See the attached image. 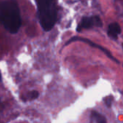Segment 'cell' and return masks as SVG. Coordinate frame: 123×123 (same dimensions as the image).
<instances>
[{"instance_id": "6da1fadb", "label": "cell", "mask_w": 123, "mask_h": 123, "mask_svg": "<svg viewBox=\"0 0 123 123\" xmlns=\"http://www.w3.org/2000/svg\"><path fill=\"white\" fill-rule=\"evenodd\" d=\"M0 24L11 33L18 32L21 25V17L15 0H6L0 3Z\"/></svg>"}, {"instance_id": "7a4b0ae2", "label": "cell", "mask_w": 123, "mask_h": 123, "mask_svg": "<svg viewBox=\"0 0 123 123\" xmlns=\"http://www.w3.org/2000/svg\"><path fill=\"white\" fill-rule=\"evenodd\" d=\"M38 16L41 27L50 31L57 20V6L55 0H36Z\"/></svg>"}, {"instance_id": "3957f363", "label": "cell", "mask_w": 123, "mask_h": 123, "mask_svg": "<svg viewBox=\"0 0 123 123\" xmlns=\"http://www.w3.org/2000/svg\"><path fill=\"white\" fill-rule=\"evenodd\" d=\"M103 26V22L99 16L83 17L78 25L77 31L80 32L83 30H88L94 27H101Z\"/></svg>"}, {"instance_id": "277c9868", "label": "cell", "mask_w": 123, "mask_h": 123, "mask_svg": "<svg viewBox=\"0 0 123 123\" xmlns=\"http://www.w3.org/2000/svg\"><path fill=\"white\" fill-rule=\"evenodd\" d=\"M75 41H81V42H83V43H87V44H88V45H90L91 46H92V47H94V48H98V49H100L101 51H103L107 55V57L109 58H110L111 60H112V61H115L117 63H120V62H119V61H117L112 54H111V53L108 50H107L106 48H103L102 46H101V45H97V44H96V43H94V42H92V41H91L90 40H88V39H86V38H82V37H73L72 38H71L68 42H67V44H69V43H72V42H75Z\"/></svg>"}, {"instance_id": "5b68a950", "label": "cell", "mask_w": 123, "mask_h": 123, "mask_svg": "<svg viewBox=\"0 0 123 123\" xmlns=\"http://www.w3.org/2000/svg\"><path fill=\"white\" fill-rule=\"evenodd\" d=\"M122 29L120 25L117 22H112L108 27L107 35L112 40H117L118 35L121 33Z\"/></svg>"}, {"instance_id": "8992f818", "label": "cell", "mask_w": 123, "mask_h": 123, "mask_svg": "<svg viewBox=\"0 0 123 123\" xmlns=\"http://www.w3.org/2000/svg\"><path fill=\"white\" fill-rule=\"evenodd\" d=\"M91 122H92V123H104L107 122V120L100 113H99V112H97L96 111H93L91 112Z\"/></svg>"}, {"instance_id": "52a82bcc", "label": "cell", "mask_w": 123, "mask_h": 123, "mask_svg": "<svg viewBox=\"0 0 123 123\" xmlns=\"http://www.w3.org/2000/svg\"><path fill=\"white\" fill-rule=\"evenodd\" d=\"M112 100H113V99H112V97L111 96L107 97H106L104 99V102H105L107 107H111L112 104Z\"/></svg>"}, {"instance_id": "ba28073f", "label": "cell", "mask_w": 123, "mask_h": 123, "mask_svg": "<svg viewBox=\"0 0 123 123\" xmlns=\"http://www.w3.org/2000/svg\"><path fill=\"white\" fill-rule=\"evenodd\" d=\"M38 95H39V94H38V92L37 91H33V92H30V98H31V99H33L38 98Z\"/></svg>"}, {"instance_id": "9c48e42d", "label": "cell", "mask_w": 123, "mask_h": 123, "mask_svg": "<svg viewBox=\"0 0 123 123\" xmlns=\"http://www.w3.org/2000/svg\"><path fill=\"white\" fill-rule=\"evenodd\" d=\"M0 79H1V74H0Z\"/></svg>"}]
</instances>
